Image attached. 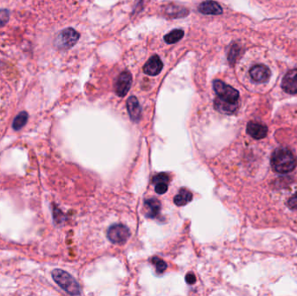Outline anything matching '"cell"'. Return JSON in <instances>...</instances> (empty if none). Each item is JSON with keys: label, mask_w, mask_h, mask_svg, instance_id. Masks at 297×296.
Wrapping results in <instances>:
<instances>
[{"label": "cell", "mask_w": 297, "mask_h": 296, "mask_svg": "<svg viewBox=\"0 0 297 296\" xmlns=\"http://www.w3.org/2000/svg\"><path fill=\"white\" fill-rule=\"evenodd\" d=\"M271 167L275 172L287 174L296 169L297 160L291 150L287 148H276L270 159Z\"/></svg>", "instance_id": "1"}, {"label": "cell", "mask_w": 297, "mask_h": 296, "mask_svg": "<svg viewBox=\"0 0 297 296\" xmlns=\"http://www.w3.org/2000/svg\"><path fill=\"white\" fill-rule=\"evenodd\" d=\"M53 278L61 289L70 296L81 295L80 286L77 281L67 272L62 269H55L53 271Z\"/></svg>", "instance_id": "2"}, {"label": "cell", "mask_w": 297, "mask_h": 296, "mask_svg": "<svg viewBox=\"0 0 297 296\" xmlns=\"http://www.w3.org/2000/svg\"><path fill=\"white\" fill-rule=\"evenodd\" d=\"M213 88L219 99L232 103H238L240 97L239 92L231 85L221 80H215L213 82Z\"/></svg>", "instance_id": "3"}, {"label": "cell", "mask_w": 297, "mask_h": 296, "mask_svg": "<svg viewBox=\"0 0 297 296\" xmlns=\"http://www.w3.org/2000/svg\"><path fill=\"white\" fill-rule=\"evenodd\" d=\"M79 33L72 28L64 29L63 31L59 32L54 40V45L58 49H70L79 39Z\"/></svg>", "instance_id": "4"}, {"label": "cell", "mask_w": 297, "mask_h": 296, "mask_svg": "<svg viewBox=\"0 0 297 296\" xmlns=\"http://www.w3.org/2000/svg\"><path fill=\"white\" fill-rule=\"evenodd\" d=\"M130 236V231L128 227L122 224H114L111 226L107 230V237L109 240L114 244H123Z\"/></svg>", "instance_id": "5"}, {"label": "cell", "mask_w": 297, "mask_h": 296, "mask_svg": "<svg viewBox=\"0 0 297 296\" xmlns=\"http://www.w3.org/2000/svg\"><path fill=\"white\" fill-rule=\"evenodd\" d=\"M132 84V76L129 71H124L119 75L115 83V92L119 97H125Z\"/></svg>", "instance_id": "6"}, {"label": "cell", "mask_w": 297, "mask_h": 296, "mask_svg": "<svg viewBox=\"0 0 297 296\" xmlns=\"http://www.w3.org/2000/svg\"><path fill=\"white\" fill-rule=\"evenodd\" d=\"M249 75L252 79L256 83H266L269 81L271 71L264 64H256L249 70Z\"/></svg>", "instance_id": "7"}, {"label": "cell", "mask_w": 297, "mask_h": 296, "mask_svg": "<svg viewBox=\"0 0 297 296\" xmlns=\"http://www.w3.org/2000/svg\"><path fill=\"white\" fill-rule=\"evenodd\" d=\"M282 88L289 94H297V68L287 72L282 81Z\"/></svg>", "instance_id": "8"}, {"label": "cell", "mask_w": 297, "mask_h": 296, "mask_svg": "<svg viewBox=\"0 0 297 296\" xmlns=\"http://www.w3.org/2000/svg\"><path fill=\"white\" fill-rule=\"evenodd\" d=\"M163 67H164V65H163V62L160 59V57L155 55V56H151L145 65L143 66V71L145 74L154 77V76H158L161 72Z\"/></svg>", "instance_id": "9"}, {"label": "cell", "mask_w": 297, "mask_h": 296, "mask_svg": "<svg viewBox=\"0 0 297 296\" xmlns=\"http://www.w3.org/2000/svg\"><path fill=\"white\" fill-rule=\"evenodd\" d=\"M247 133L256 140L265 138L268 134V127L265 124L257 122H249L247 125Z\"/></svg>", "instance_id": "10"}, {"label": "cell", "mask_w": 297, "mask_h": 296, "mask_svg": "<svg viewBox=\"0 0 297 296\" xmlns=\"http://www.w3.org/2000/svg\"><path fill=\"white\" fill-rule=\"evenodd\" d=\"M127 109L129 112V117L133 122H139L142 116V109L138 100L135 97H130L127 100Z\"/></svg>", "instance_id": "11"}, {"label": "cell", "mask_w": 297, "mask_h": 296, "mask_svg": "<svg viewBox=\"0 0 297 296\" xmlns=\"http://www.w3.org/2000/svg\"><path fill=\"white\" fill-rule=\"evenodd\" d=\"M214 106L215 109H217V111L223 113V114H227L231 115L233 113L236 112V110L238 109L239 103H232V102L224 101L223 99H219L217 97V99L214 101Z\"/></svg>", "instance_id": "12"}, {"label": "cell", "mask_w": 297, "mask_h": 296, "mask_svg": "<svg viewBox=\"0 0 297 296\" xmlns=\"http://www.w3.org/2000/svg\"><path fill=\"white\" fill-rule=\"evenodd\" d=\"M199 11L205 15H220L223 13V8L217 2L208 0L200 4Z\"/></svg>", "instance_id": "13"}, {"label": "cell", "mask_w": 297, "mask_h": 296, "mask_svg": "<svg viewBox=\"0 0 297 296\" xmlns=\"http://www.w3.org/2000/svg\"><path fill=\"white\" fill-rule=\"evenodd\" d=\"M146 208V216L148 218H156L161 210V203L158 199L151 198L144 202Z\"/></svg>", "instance_id": "14"}, {"label": "cell", "mask_w": 297, "mask_h": 296, "mask_svg": "<svg viewBox=\"0 0 297 296\" xmlns=\"http://www.w3.org/2000/svg\"><path fill=\"white\" fill-rule=\"evenodd\" d=\"M192 193L190 191L186 189H182L179 191V194L174 197V203L177 206H184L192 200Z\"/></svg>", "instance_id": "15"}, {"label": "cell", "mask_w": 297, "mask_h": 296, "mask_svg": "<svg viewBox=\"0 0 297 296\" xmlns=\"http://www.w3.org/2000/svg\"><path fill=\"white\" fill-rule=\"evenodd\" d=\"M165 13L168 15L170 18H182V17L187 16L189 11L184 7H180L178 5L171 4L165 9Z\"/></svg>", "instance_id": "16"}, {"label": "cell", "mask_w": 297, "mask_h": 296, "mask_svg": "<svg viewBox=\"0 0 297 296\" xmlns=\"http://www.w3.org/2000/svg\"><path fill=\"white\" fill-rule=\"evenodd\" d=\"M183 35H184V32L182 30L176 29V30H173L172 32L165 35V41L167 44H170V45L176 44L183 38Z\"/></svg>", "instance_id": "17"}, {"label": "cell", "mask_w": 297, "mask_h": 296, "mask_svg": "<svg viewBox=\"0 0 297 296\" xmlns=\"http://www.w3.org/2000/svg\"><path fill=\"white\" fill-rule=\"evenodd\" d=\"M27 120H28V114L25 111L19 113L18 116L15 117L13 124H12V127H13L15 131H18V130H20L25 126L26 123H27Z\"/></svg>", "instance_id": "18"}, {"label": "cell", "mask_w": 297, "mask_h": 296, "mask_svg": "<svg viewBox=\"0 0 297 296\" xmlns=\"http://www.w3.org/2000/svg\"><path fill=\"white\" fill-rule=\"evenodd\" d=\"M240 51H241V49H240V47L238 45H233L232 46L231 49H230L229 55H228V59H229L231 64H235V62L237 61L238 56L240 54Z\"/></svg>", "instance_id": "19"}, {"label": "cell", "mask_w": 297, "mask_h": 296, "mask_svg": "<svg viewBox=\"0 0 297 296\" xmlns=\"http://www.w3.org/2000/svg\"><path fill=\"white\" fill-rule=\"evenodd\" d=\"M151 261H152V263L156 266V269H157L158 274H162L166 270L167 264L164 260H162L159 257H153Z\"/></svg>", "instance_id": "20"}, {"label": "cell", "mask_w": 297, "mask_h": 296, "mask_svg": "<svg viewBox=\"0 0 297 296\" xmlns=\"http://www.w3.org/2000/svg\"><path fill=\"white\" fill-rule=\"evenodd\" d=\"M9 18H10L9 11L5 10V9L0 10V28L7 24Z\"/></svg>", "instance_id": "21"}, {"label": "cell", "mask_w": 297, "mask_h": 296, "mask_svg": "<svg viewBox=\"0 0 297 296\" xmlns=\"http://www.w3.org/2000/svg\"><path fill=\"white\" fill-rule=\"evenodd\" d=\"M155 191L158 194H165L168 191V184L167 183H158V184H156Z\"/></svg>", "instance_id": "22"}, {"label": "cell", "mask_w": 297, "mask_h": 296, "mask_svg": "<svg viewBox=\"0 0 297 296\" xmlns=\"http://www.w3.org/2000/svg\"><path fill=\"white\" fill-rule=\"evenodd\" d=\"M153 183L154 184H158V183H169V176L165 173H161V174H158V176H156L153 179Z\"/></svg>", "instance_id": "23"}, {"label": "cell", "mask_w": 297, "mask_h": 296, "mask_svg": "<svg viewBox=\"0 0 297 296\" xmlns=\"http://www.w3.org/2000/svg\"><path fill=\"white\" fill-rule=\"evenodd\" d=\"M288 204L290 206V208L297 209V193H296L292 197L290 198L289 201H288Z\"/></svg>", "instance_id": "24"}, {"label": "cell", "mask_w": 297, "mask_h": 296, "mask_svg": "<svg viewBox=\"0 0 297 296\" xmlns=\"http://www.w3.org/2000/svg\"><path fill=\"white\" fill-rule=\"evenodd\" d=\"M185 281L189 285H193L196 282V278L193 273H188L185 276Z\"/></svg>", "instance_id": "25"}]
</instances>
